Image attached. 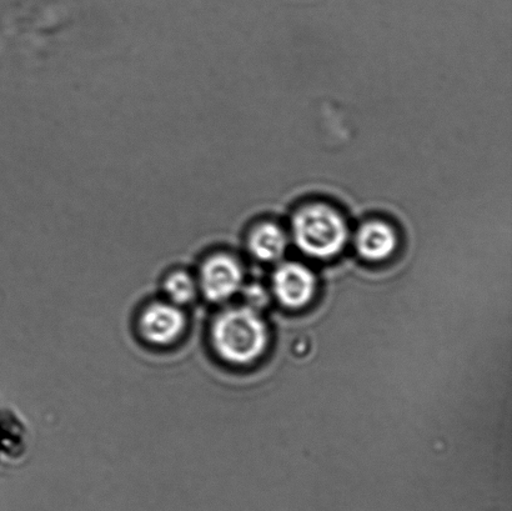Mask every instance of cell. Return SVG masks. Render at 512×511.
Segmentation results:
<instances>
[{
  "mask_svg": "<svg viewBox=\"0 0 512 511\" xmlns=\"http://www.w3.org/2000/svg\"><path fill=\"white\" fill-rule=\"evenodd\" d=\"M212 342L215 352L225 362L249 365L265 353L269 332L255 309L234 308L215 319Z\"/></svg>",
  "mask_w": 512,
  "mask_h": 511,
  "instance_id": "6da1fadb",
  "label": "cell"
},
{
  "mask_svg": "<svg viewBox=\"0 0 512 511\" xmlns=\"http://www.w3.org/2000/svg\"><path fill=\"white\" fill-rule=\"evenodd\" d=\"M293 234L301 252L313 258L330 259L345 247L349 230L336 210L324 204H311L295 214Z\"/></svg>",
  "mask_w": 512,
  "mask_h": 511,
  "instance_id": "7a4b0ae2",
  "label": "cell"
},
{
  "mask_svg": "<svg viewBox=\"0 0 512 511\" xmlns=\"http://www.w3.org/2000/svg\"><path fill=\"white\" fill-rule=\"evenodd\" d=\"M242 284V265L232 255L214 254L200 269V288L210 302H225L239 292Z\"/></svg>",
  "mask_w": 512,
  "mask_h": 511,
  "instance_id": "3957f363",
  "label": "cell"
},
{
  "mask_svg": "<svg viewBox=\"0 0 512 511\" xmlns=\"http://www.w3.org/2000/svg\"><path fill=\"white\" fill-rule=\"evenodd\" d=\"M187 319L177 305L155 303L140 318V332L148 343L167 347L182 337Z\"/></svg>",
  "mask_w": 512,
  "mask_h": 511,
  "instance_id": "277c9868",
  "label": "cell"
},
{
  "mask_svg": "<svg viewBox=\"0 0 512 511\" xmlns=\"http://www.w3.org/2000/svg\"><path fill=\"white\" fill-rule=\"evenodd\" d=\"M273 287L276 298L286 308L300 309L314 298V274L299 263L280 265L274 274Z\"/></svg>",
  "mask_w": 512,
  "mask_h": 511,
  "instance_id": "5b68a950",
  "label": "cell"
},
{
  "mask_svg": "<svg viewBox=\"0 0 512 511\" xmlns=\"http://www.w3.org/2000/svg\"><path fill=\"white\" fill-rule=\"evenodd\" d=\"M359 254L369 262H383L398 248V235L390 225L370 222L360 228L355 239Z\"/></svg>",
  "mask_w": 512,
  "mask_h": 511,
  "instance_id": "8992f818",
  "label": "cell"
},
{
  "mask_svg": "<svg viewBox=\"0 0 512 511\" xmlns=\"http://www.w3.org/2000/svg\"><path fill=\"white\" fill-rule=\"evenodd\" d=\"M248 245L255 258L263 262H274L283 257L288 247V238L278 225L264 223L250 234Z\"/></svg>",
  "mask_w": 512,
  "mask_h": 511,
  "instance_id": "52a82bcc",
  "label": "cell"
},
{
  "mask_svg": "<svg viewBox=\"0 0 512 511\" xmlns=\"http://www.w3.org/2000/svg\"><path fill=\"white\" fill-rule=\"evenodd\" d=\"M164 289L165 294L175 305L192 303L198 293L193 277L180 270L169 275L165 280Z\"/></svg>",
  "mask_w": 512,
  "mask_h": 511,
  "instance_id": "ba28073f",
  "label": "cell"
},
{
  "mask_svg": "<svg viewBox=\"0 0 512 511\" xmlns=\"http://www.w3.org/2000/svg\"><path fill=\"white\" fill-rule=\"evenodd\" d=\"M247 297L250 303L253 305H263L265 304L266 300V294L263 289L259 287H253L250 288L247 292Z\"/></svg>",
  "mask_w": 512,
  "mask_h": 511,
  "instance_id": "9c48e42d",
  "label": "cell"
}]
</instances>
